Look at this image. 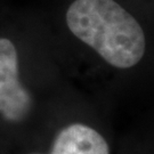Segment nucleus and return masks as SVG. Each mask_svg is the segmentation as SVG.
<instances>
[{"label":"nucleus","instance_id":"f03ea898","mask_svg":"<svg viewBox=\"0 0 154 154\" xmlns=\"http://www.w3.org/2000/svg\"><path fill=\"white\" fill-rule=\"evenodd\" d=\"M31 96L18 79V58L14 44L0 38V113L8 121L28 116Z\"/></svg>","mask_w":154,"mask_h":154},{"label":"nucleus","instance_id":"7ed1b4c3","mask_svg":"<svg viewBox=\"0 0 154 154\" xmlns=\"http://www.w3.org/2000/svg\"><path fill=\"white\" fill-rule=\"evenodd\" d=\"M50 154H110V147L91 127L74 123L60 131Z\"/></svg>","mask_w":154,"mask_h":154},{"label":"nucleus","instance_id":"f257e3e1","mask_svg":"<svg viewBox=\"0 0 154 154\" xmlns=\"http://www.w3.org/2000/svg\"><path fill=\"white\" fill-rule=\"evenodd\" d=\"M66 24L114 67H132L145 54L143 29L114 0H75L66 11Z\"/></svg>","mask_w":154,"mask_h":154}]
</instances>
